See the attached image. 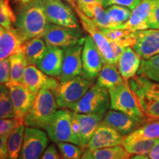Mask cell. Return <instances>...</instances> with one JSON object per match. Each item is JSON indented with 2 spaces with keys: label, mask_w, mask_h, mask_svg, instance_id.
Instances as JSON below:
<instances>
[{
  "label": "cell",
  "mask_w": 159,
  "mask_h": 159,
  "mask_svg": "<svg viewBox=\"0 0 159 159\" xmlns=\"http://www.w3.org/2000/svg\"><path fill=\"white\" fill-rule=\"evenodd\" d=\"M49 25L42 0L21 4L16 13L14 28L24 42L42 37Z\"/></svg>",
  "instance_id": "cell-1"
},
{
  "label": "cell",
  "mask_w": 159,
  "mask_h": 159,
  "mask_svg": "<svg viewBox=\"0 0 159 159\" xmlns=\"http://www.w3.org/2000/svg\"><path fill=\"white\" fill-rule=\"evenodd\" d=\"M128 83L148 120L159 119V83L138 75Z\"/></svg>",
  "instance_id": "cell-2"
},
{
  "label": "cell",
  "mask_w": 159,
  "mask_h": 159,
  "mask_svg": "<svg viewBox=\"0 0 159 159\" xmlns=\"http://www.w3.org/2000/svg\"><path fill=\"white\" fill-rule=\"evenodd\" d=\"M58 105L52 91L41 89L35 96L30 109L26 115L24 125L44 130L56 113Z\"/></svg>",
  "instance_id": "cell-3"
},
{
  "label": "cell",
  "mask_w": 159,
  "mask_h": 159,
  "mask_svg": "<svg viewBox=\"0 0 159 159\" xmlns=\"http://www.w3.org/2000/svg\"><path fill=\"white\" fill-rule=\"evenodd\" d=\"M111 108L124 113L135 119L141 125L148 122L138 99L129 85L128 80L108 89Z\"/></svg>",
  "instance_id": "cell-4"
},
{
  "label": "cell",
  "mask_w": 159,
  "mask_h": 159,
  "mask_svg": "<svg viewBox=\"0 0 159 159\" xmlns=\"http://www.w3.org/2000/svg\"><path fill=\"white\" fill-rule=\"evenodd\" d=\"M92 85V80L80 75L68 81L60 83L57 88L52 91L59 108L71 110Z\"/></svg>",
  "instance_id": "cell-5"
},
{
  "label": "cell",
  "mask_w": 159,
  "mask_h": 159,
  "mask_svg": "<svg viewBox=\"0 0 159 159\" xmlns=\"http://www.w3.org/2000/svg\"><path fill=\"white\" fill-rule=\"evenodd\" d=\"M109 108L111 99L108 89L93 84L71 111L77 114H105Z\"/></svg>",
  "instance_id": "cell-6"
},
{
  "label": "cell",
  "mask_w": 159,
  "mask_h": 159,
  "mask_svg": "<svg viewBox=\"0 0 159 159\" xmlns=\"http://www.w3.org/2000/svg\"><path fill=\"white\" fill-rule=\"evenodd\" d=\"M44 130L53 142H70L80 147L73 133L71 110L63 108L57 111Z\"/></svg>",
  "instance_id": "cell-7"
},
{
  "label": "cell",
  "mask_w": 159,
  "mask_h": 159,
  "mask_svg": "<svg viewBox=\"0 0 159 159\" xmlns=\"http://www.w3.org/2000/svg\"><path fill=\"white\" fill-rule=\"evenodd\" d=\"M46 16L52 25L80 29L77 13L70 5L63 0H42Z\"/></svg>",
  "instance_id": "cell-8"
},
{
  "label": "cell",
  "mask_w": 159,
  "mask_h": 159,
  "mask_svg": "<svg viewBox=\"0 0 159 159\" xmlns=\"http://www.w3.org/2000/svg\"><path fill=\"white\" fill-rule=\"evenodd\" d=\"M48 143V135L43 130L27 127L19 159H40Z\"/></svg>",
  "instance_id": "cell-9"
},
{
  "label": "cell",
  "mask_w": 159,
  "mask_h": 159,
  "mask_svg": "<svg viewBox=\"0 0 159 159\" xmlns=\"http://www.w3.org/2000/svg\"><path fill=\"white\" fill-rule=\"evenodd\" d=\"M77 16L79 17L83 30L89 33V35L94 40L97 48L100 52L105 63L116 65L117 61L115 58L114 52L111 47L110 41L101 33L99 27L93 20L85 15L82 11L77 8L75 9Z\"/></svg>",
  "instance_id": "cell-10"
},
{
  "label": "cell",
  "mask_w": 159,
  "mask_h": 159,
  "mask_svg": "<svg viewBox=\"0 0 159 159\" xmlns=\"http://www.w3.org/2000/svg\"><path fill=\"white\" fill-rule=\"evenodd\" d=\"M83 71L81 75L94 81L104 65V60L90 35L85 37L82 51Z\"/></svg>",
  "instance_id": "cell-11"
},
{
  "label": "cell",
  "mask_w": 159,
  "mask_h": 159,
  "mask_svg": "<svg viewBox=\"0 0 159 159\" xmlns=\"http://www.w3.org/2000/svg\"><path fill=\"white\" fill-rule=\"evenodd\" d=\"M42 38L47 46L63 48L77 44L85 39L80 29L69 28L50 23Z\"/></svg>",
  "instance_id": "cell-12"
},
{
  "label": "cell",
  "mask_w": 159,
  "mask_h": 159,
  "mask_svg": "<svg viewBox=\"0 0 159 159\" xmlns=\"http://www.w3.org/2000/svg\"><path fill=\"white\" fill-rule=\"evenodd\" d=\"M83 42L84 40L75 45L63 48L64 55H63L62 70L61 75L57 78L60 83L68 81L82 74V51Z\"/></svg>",
  "instance_id": "cell-13"
},
{
  "label": "cell",
  "mask_w": 159,
  "mask_h": 159,
  "mask_svg": "<svg viewBox=\"0 0 159 159\" xmlns=\"http://www.w3.org/2000/svg\"><path fill=\"white\" fill-rule=\"evenodd\" d=\"M9 89L15 119L24 125V121L32 105L34 102V95L23 83L6 85Z\"/></svg>",
  "instance_id": "cell-14"
},
{
  "label": "cell",
  "mask_w": 159,
  "mask_h": 159,
  "mask_svg": "<svg viewBox=\"0 0 159 159\" xmlns=\"http://www.w3.org/2000/svg\"><path fill=\"white\" fill-rule=\"evenodd\" d=\"M58 79L46 75L35 65L29 64L23 77V84L36 96L41 89L53 91L59 85Z\"/></svg>",
  "instance_id": "cell-15"
},
{
  "label": "cell",
  "mask_w": 159,
  "mask_h": 159,
  "mask_svg": "<svg viewBox=\"0 0 159 159\" xmlns=\"http://www.w3.org/2000/svg\"><path fill=\"white\" fill-rule=\"evenodd\" d=\"M136 43L133 49L143 59L159 54V30L147 29L135 32Z\"/></svg>",
  "instance_id": "cell-16"
},
{
  "label": "cell",
  "mask_w": 159,
  "mask_h": 159,
  "mask_svg": "<svg viewBox=\"0 0 159 159\" xmlns=\"http://www.w3.org/2000/svg\"><path fill=\"white\" fill-rule=\"evenodd\" d=\"M124 136L115 129L101 122L87 144L86 148L94 150L118 146L122 144Z\"/></svg>",
  "instance_id": "cell-17"
},
{
  "label": "cell",
  "mask_w": 159,
  "mask_h": 159,
  "mask_svg": "<svg viewBox=\"0 0 159 159\" xmlns=\"http://www.w3.org/2000/svg\"><path fill=\"white\" fill-rule=\"evenodd\" d=\"M156 0H141L131 11L130 16L120 29L136 32L148 28V21Z\"/></svg>",
  "instance_id": "cell-18"
},
{
  "label": "cell",
  "mask_w": 159,
  "mask_h": 159,
  "mask_svg": "<svg viewBox=\"0 0 159 159\" xmlns=\"http://www.w3.org/2000/svg\"><path fill=\"white\" fill-rule=\"evenodd\" d=\"M63 55L61 47L47 46L45 54L35 66L46 75L58 78L62 70Z\"/></svg>",
  "instance_id": "cell-19"
},
{
  "label": "cell",
  "mask_w": 159,
  "mask_h": 159,
  "mask_svg": "<svg viewBox=\"0 0 159 159\" xmlns=\"http://www.w3.org/2000/svg\"><path fill=\"white\" fill-rule=\"evenodd\" d=\"M102 122L115 129L123 136H128L141 126L132 117L115 110L107 111Z\"/></svg>",
  "instance_id": "cell-20"
},
{
  "label": "cell",
  "mask_w": 159,
  "mask_h": 159,
  "mask_svg": "<svg viewBox=\"0 0 159 159\" xmlns=\"http://www.w3.org/2000/svg\"><path fill=\"white\" fill-rule=\"evenodd\" d=\"M24 41L15 28L5 29L0 27V61L9 58L18 52L22 50Z\"/></svg>",
  "instance_id": "cell-21"
},
{
  "label": "cell",
  "mask_w": 159,
  "mask_h": 159,
  "mask_svg": "<svg viewBox=\"0 0 159 159\" xmlns=\"http://www.w3.org/2000/svg\"><path fill=\"white\" fill-rule=\"evenodd\" d=\"M142 57L131 47H126L119 57L117 66L120 75L125 80H129L138 73L140 68Z\"/></svg>",
  "instance_id": "cell-22"
},
{
  "label": "cell",
  "mask_w": 159,
  "mask_h": 159,
  "mask_svg": "<svg viewBox=\"0 0 159 159\" xmlns=\"http://www.w3.org/2000/svg\"><path fill=\"white\" fill-rule=\"evenodd\" d=\"M80 128V148L83 150L104 118V114H85L75 112Z\"/></svg>",
  "instance_id": "cell-23"
},
{
  "label": "cell",
  "mask_w": 159,
  "mask_h": 159,
  "mask_svg": "<svg viewBox=\"0 0 159 159\" xmlns=\"http://www.w3.org/2000/svg\"><path fill=\"white\" fill-rule=\"evenodd\" d=\"M128 80H125L119 73L116 65L104 63L97 77V84L108 90L111 88L122 84Z\"/></svg>",
  "instance_id": "cell-24"
},
{
  "label": "cell",
  "mask_w": 159,
  "mask_h": 159,
  "mask_svg": "<svg viewBox=\"0 0 159 159\" xmlns=\"http://www.w3.org/2000/svg\"><path fill=\"white\" fill-rule=\"evenodd\" d=\"M99 28L108 41H113L124 48L128 47H133L136 43L135 32L125 29L105 28L99 27Z\"/></svg>",
  "instance_id": "cell-25"
},
{
  "label": "cell",
  "mask_w": 159,
  "mask_h": 159,
  "mask_svg": "<svg viewBox=\"0 0 159 159\" xmlns=\"http://www.w3.org/2000/svg\"><path fill=\"white\" fill-rule=\"evenodd\" d=\"M9 60L11 63V77L7 84L23 83L25 71L29 65L24 49L10 57Z\"/></svg>",
  "instance_id": "cell-26"
},
{
  "label": "cell",
  "mask_w": 159,
  "mask_h": 159,
  "mask_svg": "<svg viewBox=\"0 0 159 159\" xmlns=\"http://www.w3.org/2000/svg\"><path fill=\"white\" fill-rule=\"evenodd\" d=\"M93 20V21L99 27L113 28L110 19L107 13L106 10L104 9L102 3L94 2L85 5V7L79 9Z\"/></svg>",
  "instance_id": "cell-27"
},
{
  "label": "cell",
  "mask_w": 159,
  "mask_h": 159,
  "mask_svg": "<svg viewBox=\"0 0 159 159\" xmlns=\"http://www.w3.org/2000/svg\"><path fill=\"white\" fill-rule=\"evenodd\" d=\"M23 49L29 64L36 65L45 54L47 45L42 37H39L26 41Z\"/></svg>",
  "instance_id": "cell-28"
},
{
  "label": "cell",
  "mask_w": 159,
  "mask_h": 159,
  "mask_svg": "<svg viewBox=\"0 0 159 159\" xmlns=\"http://www.w3.org/2000/svg\"><path fill=\"white\" fill-rule=\"evenodd\" d=\"M125 139H159V119L148 120L125 137Z\"/></svg>",
  "instance_id": "cell-29"
},
{
  "label": "cell",
  "mask_w": 159,
  "mask_h": 159,
  "mask_svg": "<svg viewBox=\"0 0 159 159\" xmlns=\"http://www.w3.org/2000/svg\"><path fill=\"white\" fill-rule=\"evenodd\" d=\"M25 125H21L7 137V155L8 159H19L23 144Z\"/></svg>",
  "instance_id": "cell-30"
},
{
  "label": "cell",
  "mask_w": 159,
  "mask_h": 159,
  "mask_svg": "<svg viewBox=\"0 0 159 159\" xmlns=\"http://www.w3.org/2000/svg\"><path fill=\"white\" fill-rule=\"evenodd\" d=\"M159 141V139H135L126 140L124 139L122 146L131 155H147Z\"/></svg>",
  "instance_id": "cell-31"
},
{
  "label": "cell",
  "mask_w": 159,
  "mask_h": 159,
  "mask_svg": "<svg viewBox=\"0 0 159 159\" xmlns=\"http://www.w3.org/2000/svg\"><path fill=\"white\" fill-rule=\"evenodd\" d=\"M137 74L159 83V54L149 59L142 60Z\"/></svg>",
  "instance_id": "cell-32"
},
{
  "label": "cell",
  "mask_w": 159,
  "mask_h": 159,
  "mask_svg": "<svg viewBox=\"0 0 159 159\" xmlns=\"http://www.w3.org/2000/svg\"><path fill=\"white\" fill-rule=\"evenodd\" d=\"M106 12L113 25V29H120L121 26L129 19L131 10L119 5H111L106 7Z\"/></svg>",
  "instance_id": "cell-33"
},
{
  "label": "cell",
  "mask_w": 159,
  "mask_h": 159,
  "mask_svg": "<svg viewBox=\"0 0 159 159\" xmlns=\"http://www.w3.org/2000/svg\"><path fill=\"white\" fill-rule=\"evenodd\" d=\"M94 159H130L131 154L124 148V147H111L91 150Z\"/></svg>",
  "instance_id": "cell-34"
},
{
  "label": "cell",
  "mask_w": 159,
  "mask_h": 159,
  "mask_svg": "<svg viewBox=\"0 0 159 159\" xmlns=\"http://www.w3.org/2000/svg\"><path fill=\"white\" fill-rule=\"evenodd\" d=\"M15 118L13 103L9 89L0 84V119Z\"/></svg>",
  "instance_id": "cell-35"
},
{
  "label": "cell",
  "mask_w": 159,
  "mask_h": 159,
  "mask_svg": "<svg viewBox=\"0 0 159 159\" xmlns=\"http://www.w3.org/2000/svg\"><path fill=\"white\" fill-rule=\"evenodd\" d=\"M16 14L10 5L9 0H0V26L7 30L14 29Z\"/></svg>",
  "instance_id": "cell-36"
},
{
  "label": "cell",
  "mask_w": 159,
  "mask_h": 159,
  "mask_svg": "<svg viewBox=\"0 0 159 159\" xmlns=\"http://www.w3.org/2000/svg\"><path fill=\"white\" fill-rule=\"evenodd\" d=\"M56 144L61 158L65 159L80 158L85 150L70 142H57Z\"/></svg>",
  "instance_id": "cell-37"
},
{
  "label": "cell",
  "mask_w": 159,
  "mask_h": 159,
  "mask_svg": "<svg viewBox=\"0 0 159 159\" xmlns=\"http://www.w3.org/2000/svg\"><path fill=\"white\" fill-rule=\"evenodd\" d=\"M21 125L23 124L15 118L0 119V136L8 137L9 135Z\"/></svg>",
  "instance_id": "cell-38"
},
{
  "label": "cell",
  "mask_w": 159,
  "mask_h": 159,
  "mask_svg": "<svg viewBox=\"0 0 159 159\" xmlns=\"http://www.w3.org/2000/svg\"><path fill=\"white\" fill-rule=\"evenodd\" d=\"M11 77V63L9 58L0 61V84L7 85Z\"/></svg>",
  "instance_id": "cell-39"
},
{
  "label": "cell",
  "mask_w": 159,
  "mask_h": 159,
  "mask_svg": "<svg viewBox=\"0 0 159 159\" xmlns=\"http://www.w3.org/2000/svg\"><path fill=\"white\" fill-rule=\"evenodd\" d=\"M141 0H103V7H107L111 5L123 6L130 8L131 11L134 8Z\"/></svg>",
  "instance_id": "cell-40"
},
{
  "label": "cell",
  "mask_w": 159,
  "mask_h": 159,
  "mask_svg": "<svg viewBox=\"0 0 159 159\" xmlns=\"http://www.w3.org/2000/svg\"><path fill=\"white\" fill-rule=\"evenodd\" d=\"M149 29L159 30V0H156L148 19Z\"/></svg>",
  "instance_id": "cell-41"
},
{
  "label": "cell",
  "mask_w": 159,
  "mask_h": 159,
  "mask_svg": "<svg viewBox=\"0 0 159 159\" xmlns=\"http://www.w3.org/2000/svg\"><path fill=\"white\" fill-rule=\"evenodd\" d=\"M57 150L58 149H57L55 144L49 145L43 152L40 159H61V156Z\"/></svg>",
  "instance_id": "cell-42"
},
{
  "label": "cell",
  "mask_w": 159,
  "mask_h": 159,
  "mask_svg": "<svg viewBox=\"0 0 159 159\" xmlns=\"http://www.w3.org/2000/svg\"><path fill=\"white\" fill-rule=\"evenodd\" d=\"M7 142V136H0V159H8Z\"/></svg>",
  "instance_id": "cell-43"
},
{
  "label": "cell",
  "mask_w": 159,
  "mask_h": 159,
  "mask_svg": "<svg viewBox=\"0 0 159 159\" xmlns=\"http://www.w3.org/2000/svg\"><path fill=\"white\" fill-rule=\"evenodd\" d=\"M110 43H111V47H112L113 52H114L115 58L116 59L117 62H118V60L119 58V57H120L121 55L122 54L123 51L125 50V48H124V47H121V46L118 45L116 43L113 42V41H110Z\"/></svg>",
  "instance_id": "cell-44"
},
{
  "label": "cell",
  "mask_w": 159,
  "mask_h": 159,
  "mask_svg": "<svg viewBox=\"0 0 159 159\" xmlns=\"http://www.w3.org/2000/svg\"><path fill=\"white\" fill-rule=\"evenodd\" d=\"M77 2V7L78 9H81L82 7H85V5H89V4L94 3V2H99L102 3L103 2V0H76Z\"/></svg>",
  "instance_id": "cell-45"
},
{
  "label": "cell",
  "mask_w": 159,
  "mask_h": 159,
  "mask_svg": "<svg viewBox=\"0 0 159 159\" xmlns=\"http://www.w3.org/2000/svg\"><path fill=\"white\" fill-rule=\"evenodd\" d=\"M148 156L150 159H159V141L149 152Z\"/></svg>",
  "instance_id": "cell-46"
},
{
  "label": "cell",
  "mask_w": 159,
  "mask_h": 159,
  "mask_svg": "<svg viewBox=\"0 0 159 159\" xmlns=\"http://www.w3.org/2000/svg\"><path fill=\"white\" fill-rule=\"evenodd\" d=\"M80 159H94L91 150H90L88 148L85 149L84 152H83V155L80 157Z\"/></svg>",
  "instance_id": "cell-47"
},
{
  "label": "cell",
  "mask_w": 159,
  "mask_h": 159,
  "mask_svg": "<svg viewBox=\"0 0 159 159\" xmlns=\"http://www.w3.org/2000/svg\"><path fill=\"white\" fill-rule=\"evenodd\" d=\"M63 1H65L66 2L68 3L69 5H70L74 9L77 8V2H76V0H63Z\"/></svg>",
  "instance_id": "cell-48"
},
{
  "label": "cell",
  "mask_w": 159,
  "mask_h": 159,
  "mask_svg": "<svg viewBox=\"0 0 159 159\" xmlns=\"http://www.w3.org/2000/svg\"><path fill=\"white\" fill-rule=\"evenodd\" d=\"M130 159H150L149 156H145V155H136V156L132 157Z\"/></svg>",
  "instance_id": "cell-49"
},
{
  "label": "cell",
  "mask_w": 159,
  "mask_h": 159,
  "mask_svg": "<svg viewBox=\"0 0 159 159\" xmlns=\"http://www.w3.org/2000/svg\"><path fill=\"white\" fill-rule=\"evenodd\" d=\"M16 1L20 4H25V3L33 1V0H16Z\"/></svg>",
  "instance_id": "cell-50"
},
{
  "label": "cell",
  "mask_w": 159,
  "mask_h": 159,
  "mask_svg": "<svg viewBox=\"0 0 159 159\" xmlns=\"http://www.w3.org/2000/svg\"><path fill=\"white\" fill-rule=\"evenodd\" d=\"M61 159H65V158H61ZM77 159H80V158H77Z\"/></svg>",
  "instance_id": "cell-51"
},
{
  "label": "cell",
  "mask_w": 159,
  "mask_h": 159,
  "mask_svg": "<svg viewBox=\"0 0 159 159\" xmlns=\"http://www.w3.org/2000/svg\"><path fill=\"white\" fill-rule=\"evenodd\" d=\"M0 27H1V26H0Z\"/></svg>",
  "instance_id": "cell-52"
}]
</instances>
